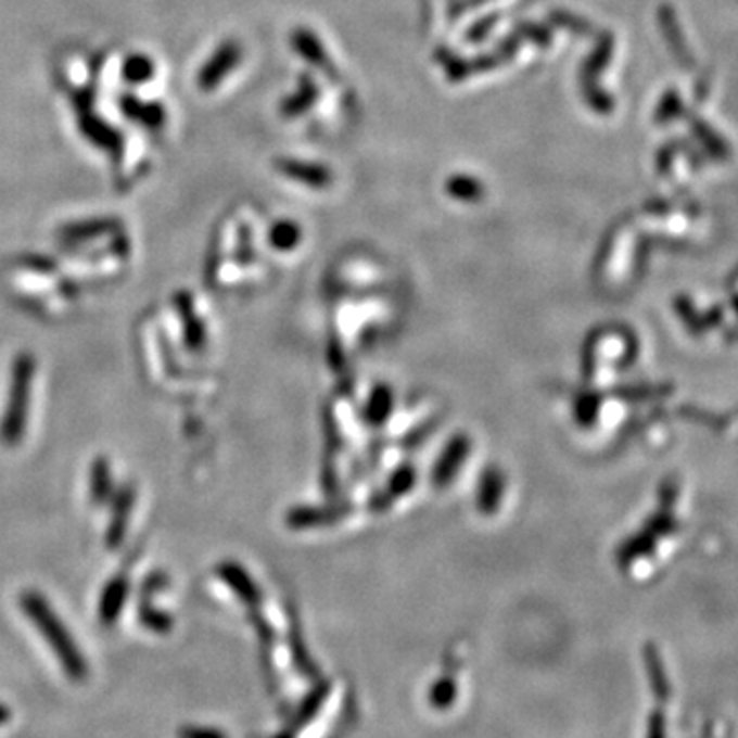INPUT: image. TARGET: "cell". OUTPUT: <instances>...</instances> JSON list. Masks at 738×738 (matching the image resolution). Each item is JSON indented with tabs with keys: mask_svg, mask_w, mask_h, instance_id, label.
Here are the masks:
<instances>
[{
	"mask_svg": "<svg viewBox=\"0 0 738 738\" xmlns=\"http://www.w3.org/2000/svg\"><path fill=\"white\" fill-rule=\"evenodd\" d=\"M115 226L113 220H89V221H78V224H73V226H66L62 228L60 232V239L68 240V242H80V240H91L97 239V237H103L105 232H111Z\"/></svg>",
	"mask_w": 738,
	"mask_h": 738,
	"instance_id": "9c48e42d",
	"label": "cell"
},
{
	"mask_svg": "<svg viewBox=\"0 0 738 738\" xmlns=\"http://www.w3.org/2000/svg\"><path fill=\"white\" fill-rule=\"evenodd\" d=\"M181 738H221L218 733L214 730H205V728H183L181 730Z\"/></svg>",
	"mask_w": 738,
	"mask_h": 738,
	"instance_id": "5bb4252c",
	"label": "cell"
},
{
	"mask_svg": "<svg viewBox=\"0 0 738 738\" xmlns=\"http://www.w3.org/2000/svg\"><path fill=\"white\" fill-rule=\"evenodd\" d=\"M154 74V62L147 55H131L124 64V78L129 85H142L144 80H150Z\"/></svg>",
	"mask_w": 738,
	"mask_h": 738,
	"instance_id": "8fae6325",
	"label": "cell"
},
{
	"mask_svg": "<svg viewBox=\"0 0 738 738\" xmlns=\"http://www.w3.org/2000/svg\"><path fill=\"white\" fill-rule=\"evenodd\" d=\"M21 609L29 618V622L37 627V632L43 636V640L52 646L55 657L68 677L74 682H82L87 677V661L78 646L74 642L71 629L64 626V622L58 618L48 599L37 590H25L21 595Z\"/></svg>",
	"mask_w": 738,
	"mask_h": 738,
	"instance_id": "6da1fadb",
	"label": "cell"
},
{
	"mask_svg": "<svg viewBox=\"0 0 738 738\" xmlns=\"http://www.w3.org/2000/svg\"><path fill=\"white\" fill-rule=\"evenodd\" d=\"M694 131H696V136L700 138L701 144L705 147L710 156H714V158H718V161L730 158V154H733L730 144H728V142H726V140L720 136L718 131L712 128L710 124L700 122V119H694Z\"/></svg>",
	"mask_w": 738,
	"mask_h": 738,
	"instance_id": "ba28073f",
	"label": "cell"
},
{
	"mask_svg": "<svg viewBox=\"0 0 738 738\" xmlns=\"http://www.w3.org/2000/svg\"><path fill=\"white\" fill-rule=\"evenodd\" d=\"M129 583L126 576H113L99 599V620L103 626H113L128 601Z\"/></svg>",
	"mask_w": 738,
	"mask_h": 738,
	"instance_id": "277c9868",
	"label": "cell"
},
{
	"mask_svg": "<svg viewBox=\"0 0 738 738\" xmlns=\"http://www.w3.org/2000/svg\"><path fill=\"white\" fill-rule=\"evenodd\" d=\"M133 505H136L133 484H124L113 493L110 527H107V534H105V542H107L110 550H115V548L122 546L126 532H128L129 517L133 513Z\"/></svg>",
	"mask_w": 738,
	"mask_h": 738,
	"instance_id": "3957f363",
	"label": "cell"
},
{
	"mask_svg": "<svg viewBox=\"0 0 738 738\" xmlns=\"http://www.w3.org/2000/svg\"><path fill=\"white\" fill-rule=\"evenodd\" d=\"M140 622H142L148 629L158 632V634L170 632V627H173V618H170L166 611L152 608L147 601L140 603Z\"/></svg>",
	"mask_w": 738,
	"mask_h": 738,
	"instance_id": "7c38bea8",
	"label": "cell"
},
{
	"mask_svg": "<svg viewBox=\"0 0 738 738\" xmlns=\"http://www.w3.org/2000/svg\"><path fill=\"white\" fill-rule=\"evenodd\" d=\"M179 318L183 320V336L187 347L191 351H200L205 343V329H203L202 318L193 313L191 297L187 294H177L175 297Z\"/></svg>",
	"mask_w": 738,
	"mask_h": 738,
	"instance_id": "5b68a950",
	"label": "cell"
},
{
	"mask_svg": "<svg viewBox=\"0 0 738 738\" xmlns=\"http://www.w3.org/2000/svg\"><path fill=\"white\" fill-rule=\"evenodd\" d=\"M682 111V99L677 92H669L663 99V105L659 110V122H669L673 117H677V113Z\"/></svg>",
	"mask_w": 738,
	"mask_h": 738,
	"instance_id": "4fadbf2b",
	"label": "cell"
},
{
	"mask_svg": "<svg viewBox=\"0 0 738 738\" xmlns=\"http://www.w3.org/2000/svg\"><path fill=\"white\" fill-rule=\"evenodd\" d=\"M661 25H663L664 37H666V41L671 46V52L675 54L677 62L682 64V68L691 71L696 60H694L691 52L687 50V43H685V37H683L682 27H679V23L675 18V13L671 9H666V7L661 11Z\"/></svg>",
	"mask_w": 738,
	"mask_h": 738,
	"instance_id": "8992f818",
	"label": "cell"
},
{
	"mask_svg": "<svg viewBox=\"0 0 738 738\" xmlns=\"http://www.w3.org/2000/svg\"><path fill=\"white\" fill-rule=\"evenodd\" d=\"M89 493H91V502L94 507L107 505L111 497H113V493H115L110 460L105 456H97L94 461H92Z\"/></svg>",
	"mask_w": 738,
	"mask_h": 738,
	"instance_id": "52a82bcc",
	"label": "cell"
},
{
	"mask_svg": "<svg viewBox=\"0 0 738 738\" xmlns=\"http://www.w3.org/2000/svg\"><path fill=\"white\" fill-rule=\"evenodd\" d=\"M36 369V357L29 353H18L13 361L9 396L0 419V442L7 447H15L25 437Z\"/></svg>",
	"mask_w": 738,
	"mask_h": 738,
	"instance_id": "7a4b0ae2",
	"label": "cell"
},
{
	"mask_svg": "<svg viewBox=\"0 0 738 738\" xmlns=\"http://www.w3.org/2000/svg\"><path fill=\"white\" fill-rule=\"evenodd\" d=\"M122 107L126 111V115L144 124V126H150V128H156L163 124L165 119V113L158 107V105H147V103H140L136 101V97H124L122 99Z\"/></svg>",
	"mask_w": 738,
	"mask_h": 738,
	"instance_id": "30bf717a",
	"label": "cell"
}]
</instances>
